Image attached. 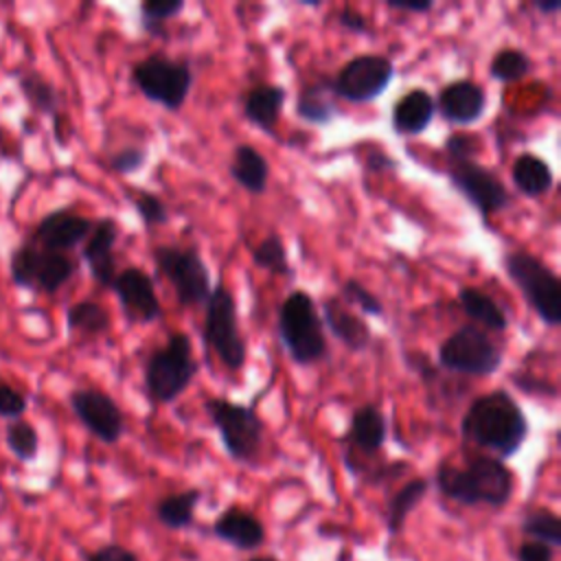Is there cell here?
I'll return each mask as SVG.
<instances>
[{"instance_id":"cell-1","label":"cell","mask_w":561,"mask_h":561,"mask_svg":"<svg viewBox=\"0 0 561 561\" xmlns=\"http://www.w3.org/2000/svg\"><path fill=\"white\" fill-rule=\"evenodd\" d=\"M528 432L530 427L524 410L504 388L476 397L460 419L462 438L495 451L500 460L517 454L528 438Z\"/></svg>"},{"instance_id":"cell-2","label":"cell","mask_w":561,"mask_h":561,"mask_svg":"<svg viewBox=\"0 0 561 561\" xmlns=\"http://www.w3.org/2000/svg\"><path fill=\"white\" fill-rule=\"evenodd\" d=\"M438 491L465 506L486 504L500 508L508 504L515 491L513 471L495 456H471L467 465L454 467L451 462H440L434 473Z\"/></svg>"},{"instance_id":"cell-3","label":"cell","mask_w":561,"mask_h":561,"mask_svg":"<svg viewBox=\"0 0 561 561\" xmlns=\"http://www.w3.org/2000/svg\"><path fill=\"white\" fill-rule=\"evenodd\" d=\"M276 329L294 364L313 366L329 357L324 327L309 291L294 289L285 296L278 305Z\"/></svg>"},{"instance_id":"cell-4","label":"cell","mask_w":561,"mask_h":561,"mask_svg":"<svg viewBox=\"0 0 561 561\" xmlns=\"http://www.w3.org/2000/svg\"><path fill=\"white\" fill-rule=\"evenodd\" d=\"M197 375V362L186 333H171L167 342L151 351L145 364V390L156 403L175 401Z\"/></svg>"},{"instance_id":"cell-5","label":"cell","mask_w":561,"mask_h":561,"mask_svg":"<svg viewBox=\"0 0 561 561\" xmlns=\"http://www.w3.org/2000/svg\"><path fill=\"white\" fill-rule=\"evenodd\" d=\"M506 276L517 285L524 300L548 327L561 324V287L557 274L535 254L511 250L502 256Z\"/></svg>"},{"instance_id":"cell-6","label":"cell","mask_w":561,"mask_h":561,"mask_svg":"<svg viewBox=\"0 0 561 561\" xmlns=\"http://www.w3.org/2000/svg\"><path fill=\"white\" fill-rule=\"evenodd\" d=\"M131 83L147 101L158 103L169 112H178L191 94L193 70L188 61L156 50L134 64Z\"/></svg>"},{"instance_id":"cell-7","label":"cell","mask_w":561,"mask_h":561,"mask_svg":"<svg viewBox=\"0 0 561 561\" xmlns=\"http://www.w3.org/2000/svg\"><path fill=\"white\" fill-rule=\"evenodd\" d=\"M151 256L156 270L171 283L180 305L197 307L208 300L213 289L210 270L195 243H160L151 250Z\"/></svg>"},{"instance_id":"cell-8","label":"cell","mask_w":561,"mask_h":561,"mask_svg":"<svg viewBox=\"0 0 561 561\" xmlns=\"http://www.w3.org/2000/svg\"><path fill=\"white\" fill-rule=\"evenodd\" d=\"M204 305V344L221 359L228 370H241L248 359V342L239 333L237 300L232 291L226 285L217 283Z\"/></svg>"},{"instance_id":"cell-9","label":"cell","mask_w":561,"mask_h":561,"mask_svg":"<svg viewBox=\"0 0 561 561\" xmlns=\"http://www.w3.org/2000/svg\"><path fill=\"white\" fill-rule=\"evenodd\" d=\"M204 410L232 460L252 462L259 456L265 427L254 408L234 403L226 397H210L204 401Z\"/></svg>"},{"instance_id":"cell-10","label":"cell","mask_w":561,"mask_h":561,"mask_svg":"<svg viewBox=\"0 0 561 561\" xmlns=\"http://www.w3.org/2000/svg\"><path fill=\"white\" fill-rule=\"evenodd\" d=\"M77 272L70 254L48 252L31 241H22L9 254V276L15 287L57 294Z\"/></svg>"},{"instance_id":"cell-11","label":"cell","mask_w":561,"mask_h":561,"mask_svg":"<svg viewBox=\"0 0 561 561\" xmlns=\"http://www.w3.org/2000/svg\"><path fill=\"white\" fill-rule=\"evenodd\" d=\"M504 362L502 348L476 324H462L438 346V364L449 373L486 377Z\"/></svg>"},{"instance_id":"cell-12","label":"cell","mask_w":561,"mask_h":561,"mask_svg":"<svg viewBox=\"0 0 561 561\" xmlns=\"http://www.w3.org/2000/svg\"><path fill=\"white\" fill-rule=\"evenodd\" d=\"M394 66L386 55L362 53L351 57L331 79V90L335 96L348 103L375 101L388 83L392 81Z\"/></svg>"},{"instance_id":"cell-13","label":"cell","mask_w":561,"mask_h":561,"mask_svg":"<svg viewBox=\"0 0 561 561\" xmlns=\"http://www.w3.org/2000/svg\"><path fill=\"white\" fill-rule=\"evenodd\" d=\"M447 178L451 186L482 215V219H489L511 204L506 184L473 158L451 160Z\"/></svg>"},{"instance_id":"cell-14","label":"cell","mask_w":561,"mask_h":561,"mask_svg":"<svg viewBox=\"0 0 561 561\" xmlns=\"http://www.w3.org/2000/svg\"><path fill=\"white\" fill-rule=\"evenodd\" d=\"M68 403L79 423L101 443L114 445L125 432V419L118 403L99 388H75Z\"/></svg>"},{"instance_id":"cell-15","label":"cell","mask_w":561,"mask_h":561,"mask_svg":"<svg viewBox=\"0 0 561 561\" xmlns=\"http://www.w3.org/2000/svg\"><path fill=\"white\" fill-rule=\"evenodd\" d=\"M110 289L116 294L127 322L151 324L162 318V305L156 296V285L145 270L125 267L116 272Z\"/></svg>"},{"instance_id":"cell-16","label":"cell","mask_w":561,"mask_h":561,"mask_svg":"<svg viewBox=\"0 0 561 561\" xmlns=\"http://www.w3.org/2000/svg\"><path fill=\"white\" fill-rule=\"evenodd\" d=\"M92 224L94 221L90 217L79 215L72 208H55L37 221L31 239L26 241L48 252L68 254L70 250H75L79 243L85 241V237L92 230Z\"/></svg>"},{"instance_id":"cell-17","label":"cell","mask_w":561,"mask_h":561,"mask_svg":"<svg viewBox=\"0 0 561 561\" xmlns=\"http://www.w3.org/2000/svg\"><path fill=\"white\" fill-rule=\"evenodd\" d=\"M438 114L451 125H473L486 112V92L471 79H456L440 88L434 99Z\"/></svg>"},{"instance_id":"cell-18","label":"cell","mask_w":561,"mask_h":561,"mask_svg":"<svg viewBox=\"0 0 561 561\" xmlns=\"http://www.w3.org/2000/svg\"><path fill=\"white\" fill-rule=\"evenodd\" d=\"M118 224L112 217H101L92 224L90 234L83 241L81 259L85 261L90 276L101 287H112L116 278V259H114V245L118 239Z\"/></svg>"},{"instance_id":"cell-19","label":"cell","mask_w":561,"mask_h":561,"mask_svg":"<svg viewBox=\"0 0 561 561\" xmlns=\"http://www.w3.org/2000/svg\"><path fill=\"white\" fill-rule=\"evenodd\" d=\"M322 320L329 333L348 351L362 353L370 344V329L340 296H329L322 302Z\"/></svg>"},{"instance_id":"cell-20","label":"cell","mask_w":561,"mask_h":561,"mask_svg":"<svg viewBox=\"0 0 561 561\" xmlns=\"http://www.w3.org/2000/svg\"><path fill=\"white\" fill-rule=\"evenodd\" d=\"M287 90L278 83H256L241 99V112L248 123L265 134H274L283 112Z\"/></svg>"},{"instance_id":"cell-21","label":"cell","mask_w":561,"mask_h":561,"mask_svg":"<svg viewBox=\"0 0 561 561\" xmlns=\"http://www.w3.org/2000/svg\"><path fill=\"white\" fill-rule=\"evenodd\" d=\"M434 114V96L425 88H412L392 105V129L399 136H419L430 127Z\"/></svg>"},{"instance_id":"cell-22","label":"cell","mask_w":561,"mask_h":561,"mask_svg":"<svg viewBox=\"0 0 561 561\" xmlns=\"http://www.w3.org/2000/svg\"><path fill=\"white\" fill-rule=\"evenodd\" d=\"M213 535L239 550H256L265 541L263 524L243 508H226L213 524Z\"/></svg>"},{"instance_id":"cell-23","label":"cell","mask_w":561,"mask_h":561,"mask_svg":"<svg viewBox=\"0 0 561 561\" xmlns=\"http://www.w3.org/2000/svg\"><path fill=\"white\" fill-rule=\"evenodd\" d=\"M230 178L248 193L263 195L270 182V162L267 158L254 149L252 145H237L228 164Z\"/></svg>"},{"instance_id":"cell-24","label":"cell","mask_w":561,"mask_h":561,"mask_svg":"<svg viewBox=\"0 0 561 561\" xmlns=\"http://www.w3.org/2000/svg\"><path fill=\"white\" fill-rule=\"evenodd\" d=\"M386 438H388V423H386L383 412L377 405L364 403L351 414L346 440L355 449H359L364 454H375L383 447Z\"/></svg>"},{"instance_id":"cell-25","label":"cell","mask_w":561,"mask_h":561,"mask_svg":"<svg viewBox=\"0 0 561 561\" xmlns=\"http://www.w3.org/2000/svg\"><path fill=\"white\" fill-rule=\"evenodd\" d=\"M511 180L519 195L537 199L552 188L554 173L541 156L533 151H524L511 164Z\"/></svg>"},{"instance_id":"cell-26","label":"cell","mask_w":561,"mask_h":561,"mask_svg":"<svg viewBox=\"0 0 561 561\" xmlns=\"http://www.w3.org/2000/svg\"><path fill=\"white\" fill-rule=\"evenodd\" d=\"M337 114L333 103L331 79L320 77L313 83L300 88L296 96V116L309 125H327Z\"/></svg>"},{"instance_id":"cell-27","label":"cell","mask_w":561,"mask_h":561,"mask_svg":"<svg viewBox=\"0 0 561 561\" xmlns=\"http://www.w3.org/2000/svg\"><path fill=\"white\" fill-rule=\"evenodd\" d=\"M458 302L473 322L491 329V331H506L508 329V318L504 309L482 289L478 287H460L458 289Z\"/></svg>"},{"instance_id":"cell-28","label":"cell","mask_w":561,"mask_h":561,"mask_svg":"<svg viewBox=\"0 0 561 561\" xmlns=\"http://www.w3.org/2000/svg\"><path fill=\"white\" fill-rule=\"evenodd\" d=\"M20 94L26 99V103L31 105V110L39 112V114H48L55 116L59 110V92L55 90V85L37 70H22L15 75Z\"/></svg>"},{"instance_id":"cell-29","label":"cell","mask_w":561,"mask_h":561,"mask_svg":"<svg viewBox=\"0 0 561 561\" xmlns=\"http://www.w3.org/2000/svg\"><path fill=\"white\" fill-rule=\"evenodd\" d=\"M427 489H430V482L425 478H412L390 497L386 508V526L390 535H397L403 528L408 515L421 504Z\"/></svg>"},{"instance_id":"cell-30","label":"cell","mask_w":561,"mask_h":561,"mask_svg":"<svg viewBox=\"0 0 561 561\" xmlns=\"http://www.w3.org/2000/svg\"><path fill=\"white\" fill-rule=\"evenodd\" d=\"M202 497L199 489H186L180 493H171L162 497L153 513L156 519L167 528H186L193 524V511Z\"/></svg>"},{"instance_id":"cell-31","label":"cell","mask_w":561,"mask_h":561,"mask_svg":"<svg viewBox=\"0 0 561 561\" xmlns=\"http://www.w3.org/2000/svg\"><path fill=\"white\" fill-rule=\"evenodd\" d=\"M66 327L70 333L101 335L110 329V316L96 300H79L66 309Z\"/></svg>"},{"instance_id":"cell-32","label":"cell","mask_w":561,"mask_h":561,"mask_svg":"<svg viewBox=\"0 0 561 561\" xmlns=\"http://www.w3.org/2000/svg\"><path fill=\"white\" fill-rule=\"evenodd\" d=\"M530 70H533V59L528 57L526 50L515 46L500 48L489 61V77L500 83L519 81L526 75H530Z\"/></svg>"},{"instance_id":"cell-33","label":"cell","mask_w":561,"mask_h":561,"mask_svg":"<svg viewBox=\"0 0 561 561\" xmlns=\"http://www.w3.org/2000/svg\"><path fill=\"white\" fill-rule=\"evenodd\" d=\"M184 0H145L140 4V26L151 37H167V22L184 11Z\"/></svg>"},{"instance_id":"cell-34","label":"cell","mask_w":561,"mask_h":561,"mask_svg":"<svg viewBox=\"0 0 561 561\" xmlns=\"http://www.w3.org/2000/svg\"><path fill=\"white\" fill-rule=\"evenodd\" d=\"M522 533L530 537V541H541L550 548L561 546V519L550 508H535L524 515Z\"/></svg>"},{"instance_id":"cell-35","label":"cell","mask_w":561,"mask_h":561,"mask_svg":"<svg viewBox=\"0 0 561 561\" xmlns=\"http://www.w3.org/2000/svg\"><path fill=\"white\" fill-rule=\"evenodd\" d=\"M252 263L259 270H265V272L276 274V276L291 274L287 245H285L280 234H267L265 239H261L259 245L252 250Z\"/></svg>"},{"instance_id":"cell-36","label":"cell","mask_w":561,"mask_h":561,"mask_svg":"<svg viewBox=\"0 0 561 561\" xmlns=\"http://www.w3.org/2000/svg\"><path fill=\"white\" fill-rule=\"evenodd\" d=\"M4 443H7V449L22 462H31L37 458L39 434H37L35 425L28 423L26 419L9 421V425L4 430Z\"/></svg>"},{"instance_id":"cell-37","label":"cell","mask_w":561,"mask_h":561,"mask_svg":"<svg viewBox=\"0 0 561 561\" xmlns=\"http://www.w3.org/2000/svg\"><path fill=\"white\" fill-rule=\"evenodd\" d=\"M129 199L138 213V217L142 219V224L147 228H153V226H162L167 224L169 219V208L167 204L151 191H145V188H134L129 193Z\"/></svg>"},{"instance_id":"cell-38","label":"cell","mask_w":561,"mask_h":561,"mask_svg":"<svg viewBox=\"0 0 561 561\" xmlns=\"http://www.w3.org/2000/svg\"><path fill=\"white\" fill-rule=\"evenodd\" d=\"M340 298L346 305H355L366 316H375V318L383 316V302L368 287H364L357 278H346L342 283Z\"/></svg>"},{"instance_id":"cell-39","label":"cell","mask_w":561,"mask_h":561,"mask_svg":"<svg viewBox=\"0 0 561 561\" xmlns=\"http://www.w3.org/2000/svg\"><path fill=\"white\" fill-rule=\"evenodd\" d=\"M26 408H28L26 394L0 377V416L15 421L24 416Z\"/></svg>"},{"instance_id":"cell-40","label":"cell","mask_w":561,"mask_h":561,"mask_svg":"<svg viewBox=\"0 0 561 561\" xmlns=\"http://www.w3.org/2000/svg\"><path fill=\"white\" fill-rule=\"evenodd\" d=\"M147 162V151L142 147H136V145H129V147H123L118 151H114L110 156V167L112 171L121 173V175H129V173H136L142 164Z\"/></svg>"},{"instance_id":"cell-41","label":"cell","mask_w":561,"mask_h":561,"mask_svg":"<svg viewBox=\"0 0 561 561\" xmlns=\"http://www.w3.org/2000/svg\"><path fill=\"white\" fill-rule=\"evenodd\" d=\"M478 149V138L469 136V134H449L445 140V153L447 160H467L473 158Z\"/></svg>"},{"instance_id":"cell-42","label":"cell","mask_w":561,"mask_h":561,"mask_svg":"<svg viewBox=\"0 0 561 561\" xmlns=\"http://www.w3.org/2000/svg\"><path fill=\"white\" fill-rule=\"evenodd\" d=\"M335 20H337V24H340L344 31H348V33H355V35L368 33V18H366L362 11H357L355 7H348V4L342 7V9L337 11Z\"/></svg>"},{"instance_id":"cell-43","label":"cell","mask_w":561,"mask_h":561,"mask_svg":"<svg viewBox=\"0 0 561 561\" xmlns=\"http://www.w3.org/2000/svg\"><path fill=\"white\" fill-rule=\"evenodd\" d=\"M405 364L408 368H412L423 381H434L438 377V366H434L430 362V357L421 351H408L405 353Z\"/></svg>"},{"instance_id":"cell-44","label":"cell","mask_w":561,"mask_h":561,"mask_svg":"<svg viewBox=\"0 0 561 561\" xmlns=\"http://www.w3.org/2000/svg\"><path fill=\"white\" fill-rule=\"evenodd\" d=\"M517 561H554V548L528 539L517 548Z\"/></svg>"},{"instance_id":"cell-45","label":"cell","mask_w":561,"mask_h":561,"mask_svg":"<svg viewBox=\"0 0 561 561\" xmlns=\"http://www.w3.org/2000/svg\"><path fill=\"white\" fill-rule=\"evenodd\" d=\"M85 561H138V557L125 546L110 543V546H103V548L90 552L85 557Z\"/></svg>"},{"instance_id":"cell-46","label":"cell","mask_w":561,"mask_h":561,"mask_svg":"<svg viewBox=\"0 0 561 561\" xmlns=\"http://www.w3.org/2000/svg\"><path fill=\"white\" fill-rule=\"evenodd\" d=\"M388 9L392 11H401V13H430L434 9L432 0H386L383 2Z\"/></svg>"},{"instance_id":"cell-47","label":"cell","mask_w":561,"mask_h":561,"mask_svg":"<svg viewBox=\"0 0 561 561\" xmlns=\"http://www.w3.org/2000/svg\"><path fill=\"white\" fill-rule=\"evenodd\" d=\"M366 167H368L370 171H386V169H397L399 164H397V160H392L390 156L377 153V156H368Z\"/></svg>"},{"instance_id":"cell-48","label":"cell","mask_w":561,"mask_h":561,"mask_svg":"<svg viewBox=\"0 0 561 561\" xmlns=\"http://www.w3.org/2000/svg\"><path fill=\"white\" fill-rule=\"evenodd\" d=\"M535 9L543 15H552L561 11V0H535Z\"/></svg>"},{"instance_id":"cell-49","label":"cell","mask_w":561,"mask_h":561,"mask_svg":"<svg viewBox=\"0 0 561 561\" xmlns=\"http://www.w3.org/2000/svg\"><path fill=\"white\" fill-rule=\"evenodd\" d=\"M250 561H276L274 557H254V559H250Z\"/></svg>"}]
</instances>
